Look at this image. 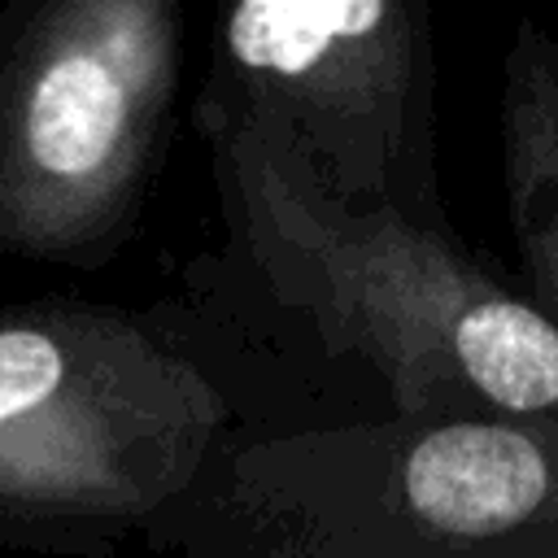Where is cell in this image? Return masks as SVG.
<instances>
[{
	"instance_id": "1",
	"label": "cell",
	"mask_w": 558,
	"mask_h": 558,
	"mask_svg": "<svg viewBox=\"0 0 558 558\" xmlns=\"http://www.w3.org/2000/svg\"><path fill=\"white\" fill-rule=\"evenodd\" d=\"M218 166L266 283L327 344L362 353L405 414H558V327L445 235L397 209L340 205L296 157L222 113Z\"/></svg>"
},
{
	"instance_id": "2",
	"label": "cell",
	"mask_w": 558,
	"mask_h": 558,
	"mask_svg": "<svg viewBox=\"0 0 558 558\" xmlns=\"http://www.w3.org/2000/svg\"><path fill=\"white\" fill-rule=\"evenodd\" d=\"M222 418L209 379L105 310H0V506L131 514L174 493Z\"/></svg>"
},
{
	"instance_id": "3",
	"label": "cell",
	"mask_w": 558,
	"mask_h": 558,
	"mask_svg": "<svg viewBox=\"0 0 558 558\" xmlns=\"http://www.w3.org/2000/svg\"><path fill=\"white\" fill-rule=\"evenodd\" d=\"M179 26L166 0L44 9L0 74V235L74 253L105 235L157 144Z\"/></svg>"
},
{
	"instance_id": "4",
	"label": "cell",
	"mask_w": 558,
	"mask_h": 558,
	"mask_svg": "<svg viewBox=\"0 0 558 558\" xmlns=\"http://www.w3.org/2000/svg\"><path fill=\"white\" fill-rule=\"evenodd\" d=\"M418 9L397 0H248L218 52L235 118L349 209H392L418 87Z\"/></svg>"
},
{
	"instance_id": "5",
	"label": "cell",
	"mask_w": 558,
	"mask_h": 558,
	"mask_svg": "<svg viewBox=\"0 0 558 558\" xmlns=\"http://www.w3.org/2000/svg\"><path fill=\"white\" fill-rule=\"evenodd\" d=\"M549 488L545 453L510 427L449 423L427 432L401 471L405 506L436 532L488 536L523 523Z\"/></svg>"
},
{
	"instance_id": "6",
	"label": "cell",
	"mask_w": 558,
	"mask_h": 558,
	"mask_svg": "<svg viewBox=\"0 0 558 558\" xmlns=\"http://www.w3.org/2000/svg\"><path fill=\"white\" fill-rule=\"evenodd\" d=\"M506 201L532 275L536 310L558 327V48L519 26L501 96Z\"/></svg>"
}]
</instances>
